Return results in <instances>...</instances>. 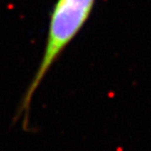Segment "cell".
I'll return each instance as SVG.
<instances>
[{"instance_id":"cell-1","label":"cell","mask_w":151,"mask_h":151,"mask_svg":"<svg viewBox=\"0 0 151 151\" xmlns=\"http://www.w3.org/2000/svg\"><path fill=\"white\" fill-rule=\"evenodd\" d=\"M95 0H56L49 16L43 54L36 73L29 82L18 108L16 120L23 117L26 125L32 100L55 62L89 19Z\"/></svg>"}]
</instances>
